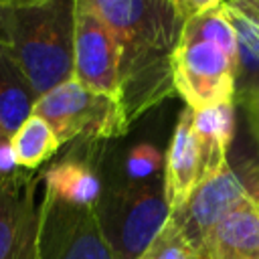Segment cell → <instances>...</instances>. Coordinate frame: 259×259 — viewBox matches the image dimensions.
<instances>
[{
  "label": "cell",
  "mask_w": 259,
  "mask_h": 259,
  "mask_svg": "<svg viewBox=\"0 0 259 259\" xmlns=\"http://www.w3.org/2000/svg\"><path fill=\"white\" fill-rule=\"evenodd\" d=\"M26 2H34V0H0V6H16V4H26Z\"/></svg>",
  "instance_id": "7402d4cb"
},
{
  "label": "cell",
  "mask_w": 259,
  "mask_h": 259,
  "mask_svg": "<svg viewBox=\"0 0 259 259\" xmlns=\"http://www.w3.org/2000/svg\"><path fill=\"white\" fill-rule=\"evenodd\" d=\"M164 194L170 210L182 206L198 182L204 178L200 142L194 130V111L186 107L174 127L168 152L164 156Z\"/></svg>",
  "instance_id": "30bf717a"
},
{
  "label": "cell",
  "mask_w": 259,
  "mask_h": 259,
  "mask_svg": "<svg viewBox=\"0 0 259 259\" xmlns=\"http://www.w3.org/2000/svg\"><path fill=\"white\" fill-rule=\"evenodd\" d=\"M194 130L202 150L204 178L219 172L227 162V152L235 134V107L233 103L214 105L194 111ZM202 178V180H204Z\"/></svg>",
  "instance_id": "9a60e30c"
},
{
  "label": "cell",
  "mask_w": 259,
  "mask_h": 259,
  "mask_svg": "<svg viewBox=\"0 0 259 259\" xmlns=\"http://www.w3.org/2000/svg\"><path fill=\"white\" fill-rule=\"evenodd\" d=\"M36 259H115L95 206L65 202L49 192L38 208Z\"/></svg>",
  "instance_id": "8992f818"
},
{
  "label": "cell",
  "mask_w": 259,
  "mask_h": 259,
  "mask_svg": "<svg viewBox=\"0 0 259 259\" xmlns=\"http://www.w3.org/2000/svg\"><path fill=\"white\" fill-rule=\"evenodd\" d=\"M225 12L237 38L235 101L247 107L259 93V24L231 4H225Z\"/></svg>",
  "instance_id": "7c38bea8"
},
{
  "label": "cell",
  "mask_w": 259,
  "mask_h": 259,
  "mask_svg": "<svg viewBox=\"0 0 259 259\" xmlns=\"http://www.w3.org/2000/svg\"><path fill=\"white\" fill-rule=\"evenodd\" d=\"M36 99L22 69L0 47V130L8 138L32 115Z\"/></svg>",
  "instance_id": "4fadbf2b"
},
{
  "label": "cell",
  "mask_w": 259,
  "mask_h": 259,
  "mask_svg": "<svg viewBox=\"0 0 259 259\" xmlns=\"http://www.w3.org/2000/svg\"><path fill=\"white\" fill-rule=\"evenodd\" d=\"M77 0L0 6V47L22 69L36 97L73 79Z\"/></svg>",
  "instance_id": "7a4b0ae2"
},
{
  "label": "cell",
  "mask_w": 259,
  "mask_h": 259,
  "mask_svg": "<svg viewBox=\"0 0 259 259\" xmlns=\"http://www.w3.org/2000/svg\"><path fill=\"white\" fill-rule=\"evenodd\" d=\"M178 4H180V6H182V0H178Z\"/></svg>",
  "instance_id": "cb8c5ba5"
},
{
  "label": "cell",
  "mask_w": 259,
  "mask_h": 259,
  "mask_svg": "<svg viewBox=\"0 0 259 259\" xmlns=\"http://www.w3.org/2000/svg\"><path fill=\"white\" fill-rule=\"evenodd\" d=\"M138 259H200V255L186 241V237L170 221H166L162 231L154 237V241Z\"/></svg>",
  "instance_id": "e0dca14e"
},
{
  "label": "cell",
  "mask_w": 259,
  "mask_h": 259,
  "mask_svg": "<svg viewBox=\"0 0 259 259\" xmlns=\"http://www.w3.org/2000/svg\"><path fill=\"white\" fill-rule=\"evenodd\" d=\"M237 38L225 2L186 18L172 57L174 91L192 111L235 103Z\"/></svg>",
  "instance_id": "3957f363"
},
{
  "label": "cell",
  "mask_w": 259,
  "mask_h": 259,
  "mask_svg": "<svg viewBox=\"0 0 259 259\" xmlns=\"http://www.w3.org/2000/svg\"><path fill=\"white\" fill-rule=\"evenodd\" d=\"M45 192L79 206H95L101 198V182L85 160L65 158L42 172Z\"/></svg>",
  "instance_id": "5bb4252c"
},
{
  "label": "cell",
  "mask_w": 259,
  "mask_h": 259,
  "mask_svg": "<svg viewBox=\"0 0 259 259\" xmlns=\"http://www.w3.org/2000/svg\"><path fill=\"white\" fill-rule=\"evenodd\" d=\"M245 109H247V113H249V121H251V125H253V132H255V136H257V140H259V93L253 97V101H251Z\"/></svg>",
  "instance_id": "44dd1931"
},
{
  "label": "cell",
  "mask_w": 259,
  "mask_h": 259,
  "mask_svg": "<svg viewBox=\"0 0 259 259\" xmlns=\"http://www.w3.org/2000/svg\"><path fill=\"white\" fill-rule=\"evenodd\" d=\"M32 113L53 127L61 146L77 138H119L130 127L117 97L91 91L77 79H69L40 95Z\"/></svg>",
  "instance_id": "5b68a950"
},
{
  "label": "cell",
  "mask_w": 259,
  "mask_h": 259,
  "mask_svg": "<svg viewBox=\"0 0 259 259\" xmlns=\"http://www.w3.org/2000/svg\"><path fill=\"white\" fill-rule=\"evenodd\" d=\"M20 168L16 164V158H14V152H12V144H10V138L0 130V186L10 180L14 174H18Z\"/></svg>",
  "instance_id": "d6986e66"
},
{
  "label": "cell",
  "mask_w": 259,
  "mask_h": 259,
  "mask_svg": "<svg viewBox=\"0 0 259 259\" xmlns=\"http://www.w3.org/2000/svg\"><path fill=\"white\" fill-rule=\"evenodd\" d=\"M95 210L115 259H138L172 212L164 194L162 176L130 180L101 194Z\"/></svg>",
  "instance_id": "277c9868"
},
{
  "label": "cell",
  "mask_w": 259,
  "mask_h": 259,
  "mask_svg": "<svg viewBox=\"0 0 259 259\" xmlns=\"http://www.w3.org/2000/svg\"><path fill=\"white\" fill-rule=\"evenodd\" d=\"M10 144L16 164L24 170H36L61 148L53 127L34 113L12 134Z\"/></svg>",
  "instance_id": "2e32d148"
},
{
  "label": "cell",
  "mask_w": 259,
  "mask_h": 259,
  "mask_svg": "<svg viewBox=\"0 0 259 259\" xmlns=\"http://www.w3.org/2000/svg\"><path fill=\"white\" fill-rule=\"evenodd\" d=\"M251 196H253V198H255V202H257V204H259V188H257V190H255V192H253V194H251Z\"/></svg>",
  "instance_id": "603a6c76"
},
{
  "label": "cell",
  "mask_w": 259,
  "mask_h": 259,
  "mask_svg": "<svg viewBox=\"0 0 259 259\" xmlns=\"http://www.w3.org/2000/svg\"><path fill=\"white\" fill-rule=\"evenodd\" d=\"M42 174L20 170L0 186V259H36V188Z\"/></svg>",
  "instance_id": "9c48e42d"
},
{
  "label": "cell",
  "mask_w": 259,
  "mask_h": 259,
  "mask_svg": "<svg viewBox=\"0 0 259 259\" xmlns=\"http://www.w3.org/2000/svg\"><path fill=\"white\" fill-rule=\"evenodd\" d=\"M221 4H223V0H182V10H184L186 18H190L194 14H200V12L221 6Z\"/></svg>",
  "instance_id": "ffe728a7"
},
{
  "label": "cell",
  "mask_w": 259,
  "mask_h": 259,
  "mask_svg": "<svg viewBox=\"0 0 259 259\" xmlns=\"http://www.w3.org/2000/svg\"><path fill=\"white\" fill-rule=\"evenodd\" d=\"M164 168V156L154 144H138L125 160V172L130 180H148L158 176Z\"/></svg>",
  "instance_id": "ac0fdd59"
},
{
  "label": "cell",
  "mask_w": 259,
  "mask_h": 259,
  "mask_svg": "<svg viewBox=\"0 0 259 259\" xmlns=\"http://www.w3.org/2000/svg\"><path fill=\"white\" fill-rule=\"evenodd\" d=\"M200 259H259V204L245 196L200 245Z\"/></svg>",
  "instance_id": "8fae6325"
},
{
  "label": "cell",
  "mask_w": 259,
  "mask_h": 259,
  "mask_svg": "<svg viewBox=\"0 0 259 259\" xmlns=\"http://www.w3.org/2000/svg\"><path fill=\"white\" fill-rule=\"evenodd\" d=\"M73 79H77L91 91L113 97L119 95L117 40L111 28L83 0H77Z\"/></svg>",
  "instance_id": "52a82bcc"
},
{
  "label": "cell",
  "mask_w": 259,
  "mask_h": 259,
  "mask_svg": "<svg viewBox=\"0 0 259 259\" xmlns=\"http://www.w3.org/2000/svg\"><path fill=\"white\" fill-rule=\"evenodd\" d=\"M245 196H249V190L231 170V166L225 164L219 172L200 180L188 200L170 212L168 221L186 237V241L196 251H200L206 235Z\"/></svg>",
  "instance_id": "ba28073f"
},
{
  "label": "cell",
  "mask_w": 259,
  "mask_h": 259,
  "mask_svg": "<svg viewBox=\"0 0 259 259\" xmlns=\"http://www.w3.org/2000/svg\"><path fill=\"white\" fill-rule=\"evenodd\" d=\"M119 47V103L132 123L174 91L172 57L186 14L178 0H83Z\"/></svg>",
  "instance_id": "6da1fadb"
}]
</instances>
